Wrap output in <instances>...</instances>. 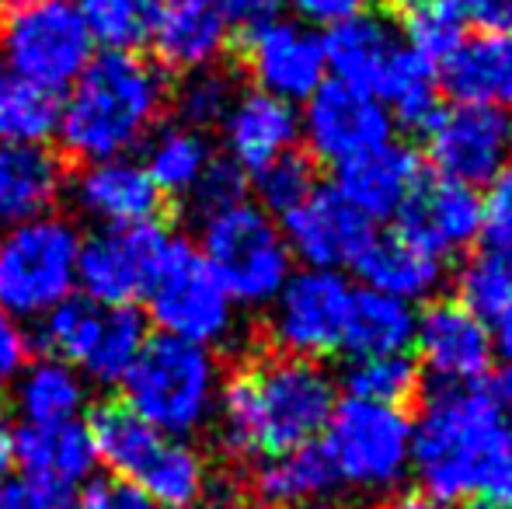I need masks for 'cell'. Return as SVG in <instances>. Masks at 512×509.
<instances>
[{"label":"cell","instance_id":"20","mask_svg":"<svg viewBox=\"0 0 512 509\" xmlns=\"http://www.w3.org/2000/svg\"><path fill=\"white\" fill-rule=\"evenodd\" d=\"M11 461L21 478L46 489L77 492L88 478H95V443L81 419L53 422V426H28L21 422L11 440Z\"/></svg>","mask_w":512,"mask_h":509},{"label":"cell","instance_id":"39","mask_svg":"<svg viewBox=\"0 0 512 509\" xmlns=\"http://www.w3.org/2000/svg\"><path fill=\"white\" fill-rule=\"evenodd\" d=\"M314 189H317L314 164H310L300 150H290V154L276 157V161H269L265 168L255 171L258 206H262L269 217L272 213L286 217V213L297 210Z\"/></svg>","mask_w":512,"mask_h":509},{"label":"cell","instance_id":"5","mask_svg":"<svg viewBox=\"0 0 512 509\" xmlns=\"http://www.w3.org/2000/svg\"><path fill=\"white\" fill-rule=\"evenodd\" d=\"M199 255L230 300L244 307H269L293 276V255L276 217L248 199L203 217Z\"/></svg>","mask_w":512,"mask_h":509},{"label":"cell","instance_id":"7","mask_svg":"<svg viewBox=\"0 0 512 509\" xmlns=\"http://www.w3.org/2000/svg\"><path fill=\"white\" fill-rule=\"evenodd\" d=\"M321 447L342 485L387 496L411 471V419L405 408L345 398L324 426Z\"/></svg>","mask_w":512,"mask_h":509},{"label":"cell","instance_id":"28","mask_svg":"<svg viewBox=\"0 0 512 509\" xmlns=\"http://www.w3.org/2000/svg\"><path fill=\"white\" fill-rule=\"evenodd\" d=\"M352 265H356L366 290L387 293V297L405 300V304L429 300L446 279V265L436 255L415 248L401 234H380V238L373 234L370 245L359 252Z\"/></svg>","mask_w":512,"mask_h":509},{"label":"cell","instance_id":"10","mask_svg":"<svg viewBox=\"0 0 512 509\" xmlns=\"http://www.w3.org/2000/svg\"><path fill=\"white\" fill-rule=\"evenodd\" d=\"M147 311L161 335L192 346L209 349L234 335V300L213 276L199 248L185 238H171L161 272L147 293Z\"/></svg>","mask_w":512,"mask_h":509},{"label":"cell","instance_id":"37","mask_svg":"<svg viewBox=\"0 0 512 509\" xmlns=\"http://www.w3.org/2000/svg\"><path fill=\"white\" fill-rule=\"evenodd\" d=\"M345 387H349V398L401 408L418 391V363L408 353L363 356L345 367Z\"/></svg>","mask_w":512,"mask_h":509},{"label":"cell","instance_id":"11","mask_svg":"<svg viewBox=\"0 0 512 509\" xmlns=\"http://www.w3.org/2000/svg\"><path fill=\"white\" fill-rule=\"evenodd\" d=\"M352 283L338 269H293L272 300L269 339L283 356L321 360L342 349L352 311Z\"/></svg>","mask_w":512,"mask_h":509},{"label":"cell","instance_id":"6","mask_svg":"<svg viewBox=\"0 0 512 509\" xmlns=\"http://www.w3.org/2000/svg\"><path fill=\"white\" fill-rule=\"evenodd\" d=\"M81 238L63 217H35L0 234V311L14 321L42 318L74 297Z\"/></svg>","mask_w":512,"mask_h":509},{"label":"cell","instance_id":"47","mask_svg":"<svg viewBox=\"0 0 512 509\" xmlns=\"http://www.w3.org/2000/svg\"><path fill=\"white\" fill-rule=\"evenodd\" d=\"M391 509H457V506L446 503V499L429 496V492H405V496L394 499Z\"/></svg>","mask_w":512,"mask_h":509},{"label":"cell","instance_id":"53","mask_svg":"<svg viewBox=\"0 0 512 509\" xmlns=\"http://www.w3.org/2000/svg\"><path fill=\"white\" fill-rule=\"evenodd\" d=\"M0 485H4V478H0Z\"/></svg>","mask_w":512,"mask_h":509},{"label":"cell","instance_id":"48","mask_svg":"<svg viewBox=\"0 0 512 509\" xmlns=\"http://www.w3.org/2000/svg\"><path fill=\"white\" fill-rule=\"evenodd\" d=\"M492 342H495V353H502L512 363V311L502 314L499 321H492Z\"/></svg>","mask_w":512,"mask_h":509},{"label":"cell","instance_id":"36","mask_svg":"<svg viewBox=\"0 0 512 509\" xmlns=\"http://www.w3.org/2000/svg\"><path fill=\"white\" fill-rule=\"evenodd\" d=\"M164 0H74L91 39L105 49H133L150 42Z\"/></svg>","mask_w":512,"mask_h":509},{"label":"cell","instance_id":"8","mask_svg":"<svg viewBox=\"0 0 512 509\" xmlns=\"http://www.w3.org/2000/svg\"><path fill=\"white\" fill-rule=\"evenodd\" d=\"M39 349L95 384H119L147 342V321L136 307H98L67 297L39 318Z\"/></svg>","mask_w":512,"mask_h":509},{"label":"cell","instance_id":"4","mask_svg":"<svg viewBox=\"0 0 512 509\" xmlns=\"http://www.w3.org/2000/svg\"><path fill=\"white\" fill-rule=\"evenodd\" d=\"M119 384L122 405L129 412H136L157 433L185 440L216 415L223 381L220 363L209 349L157 332L147 335L140 356Z\"/></svg>","mask_w":512,"mask_h":509},{"label":"cell","instance_id":"18","mask_svg":"<svg viewBox=\"0 0 512 509\" xmlns=\"http://www.w3.org/2000/svg\"><path fill=\"white\" fill-rule=\"evenodd\" d=\"M398 220L401 238L446 262L481 238V196L478 189L432 178L418 185Z\"/></svg>","mask_w":512,"mask_h":509},{"label":"cell","instance_id":"21","mask_svg":"<svg viewBox=\"0 0 512 509\" xmlns=\"http://www.w3.org/2000/svg\"><path fill=\"white\" fill-rule=\"evenodd\" d=\"M418 185H422V164H418L415 150L387 140L384 147L342 164L335 189L359 217L377 224V220L401 217Z\"/></svg>","mask_w":512,"mask_h":509},{"label":"cell","instance_id":"42","mask_svg":"<svg viewBox=\"0 0 512 509\" xmlns=\"http://www.w3.org/2000/svg\"><path fill=\"white\" fill-rule=\"evenodd\" d=\"M481 234L492 248H512V168L481 199Z\"/></svg>","mask_w":512,"mask_h":509},{"label":"cell","instance_id":"41","mask_svg":"<svg viewBox=\"0 0 512 509\" xmlns=\"http://www.w3.org/2000/svg\"><path fill=\"white\" fill-rule=\"evenodd\" d=\"M74 509H157V506L133 482H126V478L98 475L81 485V496H74Z\"/></svg>","mask_w":512,"mask_h":509},{"label":"cell","instance_id":"43","mask_svg":"<svg viewBox=\"0 0 512 509\" xmlns=\"http://www.w3.org/2000/svg\"><path fill=\"white\" fill-rule=\"evenodd\" d=\"M28 363V335L11 314L0 311V394L7 391Z\"/></svg>","mask_w":512,"mask_h":509},{"label":"cell","instance_id":"13","mask_svg":"<svg viewBox=\"0 0 512 509\" xmlns=\"http://www.w3.org/2000/svg\"><path fill=\"white\" fill-rule=\"evenodd\" d=\"M425 154L436 178L467 185H492L512 168V112L488 105H453L425 126Z\"/></svg>","mask_w":512,"mask_h":509},{"label":"cell","instance_id":"12","mask_svg":"<svg viewBox=\"0 0 512 509\" xmlns=\"http://www.w3.org/2000/svg\"><path fill=\"white\" fill-rule=\"evenodd\" d=\"M168 248L171 234L164 224L105 227L81 241L77 286L84 300L98 307H133L150 293Z\"/></svg>","mask_w":512,"mask_h":509},{"label":"cell","instance_id":"9","mask_svg":"<svg viewBox=\"0 0 512 509\" xmlns=\"http://www.w3.org/2000/svg\"><path fill=\"white\" fill-rule=\"evenodd\" d=\"M0 56L4 70L60 95L95 60V39L70 0H46L0 14Z\"/></svg>","mask_w":512,"mask_h":509},{"label":"cell","instance_id":"1","mask_svg":"<svg viewBox=\"0 0 512 509\" xmlns=\"http://www.w3.org/2000/svg\"><path fill=\"white\" fill-rule=\"evenodd\" d=\"M335 405V381L321 363L265 353L220 384V440L234 457L283 454L314 443Z\"/></svg>","mask_w":512,"mask_h":509},{"label":"cell","instance_id":"30","mask_svg":"<svg viewBox=\"0 0 512 509\" xmlns=\"http://www.w3.org/2000/svg\"><path fill=\"white\" fill-rule=\"evenodd\" d=\"M415 321V307L405 300H394L377 290H356L342 349L352 353V360L408 353V346L415 342Z\"/></svg>","mask_w":512,"mask_h":509},{"label":"cell","instance_id":"45","mask_svg":"<svg viewBox=\"0 0 512 509\" xmlns=\"http://www.w3.org/2000/svg\"><path fill=\"white\" fill-rule=\"evenodd\" d=\"M464 18L474 21L481 32L512 35V0H460Z\"/></svg>","mask_w":512,"mask_h":509},{"label":"cell","instance_id":"15","mask_svg":"<svg viewBox=\"0 0 512 509\" xmlns=\"http://www.w3.org/2000/svg\"><path fill=\"white\" fill-rule=\"evenodd\" d=\"M391 133L394 119L387 116L384 105L370 91L342 81H324L307 98V109L300 116V136L307 140L310 154L335 168L384 147Z\"/></svg>","mask_w":512,"mask_h":509},{"label":"cell","instance_id":"46","mask_svg":"<svg viewBox=\"0 0 512 509\" xmlns=\"http://www.w3.org/2000/svg\"><path fill=\"white\" fill-rule=\"evenodd\" d=\"M216 4L227 14V21H237V25L251 28V25H262V21L276 18L283 0H216Z\"/></svg>","mask_w":512,"mask_h":509},{"label":"cell","instance_id":"14","mask_svg":"<svg viewBox=\"0 0 512 509\" xmlns=\"http://www.w3.org/2000/svg\"><path fill=\"white\" fill-rule=\"evenodd\" d=\"M241 63L251 84L279 102H307L328 81L324 39L297 18H269L241 39Z\"/></svg>","mask_w":512,"mask_h":509},{"label":"cell","instance_id":"34","mask_svg":"<svg viewBox=\"0 0 512 509\" xmlns=\"http://www.w3.org/2000/svg\"><path fill=\"white\" fill-rule=\"evenodd\" d=\"M401 39L432 67L443 63L467 39V18L460 0H405L401 11Z\"/></svg>","mask_w":512,"mask_h":509},{"label":"cell","instance_id":"3","mask_svg":"<svg viewBox=\"0 0 512 509\" xmlns=\"http://www.w3.org/2000/svg\"><path fill=\"white\" fill-rule=\"evenodd\" d=\"M168 81L157 63L133 49H105L70 84L60 105V150L95 164L136 150L168 109Z\"/></svg>","mask_w":512,"mask_h":509},{"label":"cell","instance_id":"32","mask_svg":"<svg viewBox=\"0 0 512 509\" xmlns=\"http://www.w3.org/2000/svg\"><path fill=\"white\" fill-rule=\"evenodd\" d=\"M213 154H209V143L203 133L189 126H168L150 140L147 147V175L154 178V185L164 196H185L199 185L203 171L209 168Z\"/></svg>","mask_w":512,"mask_h":509},{"label":"cell","instance_id":"22","mask_svg":"<svg viewBox=\"0 0 512 509\" xmlns=\"http://www.w3.org/2000/svg\"><path fill=\"white\" fill-rule=\"evenodd\" d=\"M324 39V60H328L331 81L352 84L359 91L377 95L380 84L394 70V63L405 56L408 42L401 39V28L387 14L363 11L342 25L328 28Z\"/></svg>","mask_w":512,"mask_h":509},{"label":"cell","instance_id":"50","mask_svg":"<svg viewBox=\"0 0 512 509\" xmlns=\"http://www.w3.org/2000/svg\"><path fill=\"white\" fill-rule=\"evenodd\" d=\"M11 440H14V429L7 422L4 408H0V478H4L7 464H11Z\"/></svg>","mask_w":512,"mask_h":509},{"label":"cell","instance_id":"24","mask_svg":"<svg viewBox=\"0 0 512 509\" xmlns=\"http://www.w3.org/2000/svg\"><path fill=\"white\" fill-rule=\"evenodd\" d=\"M220 129L230 161L241 171H258L276 157L297 150L300 116L293 105L279 102V98L248 91V95L234 98Z\"/></svg>","mask_w":512,"mask_h":509},{"label":"cell","instance_id":"29","mask_svg":"<svg viewBox=\"0 0 512 509\" xmlns=\"http://www.w3.org/2000/svg\"><path fill=\"white\" fill-rule=\"evenodd\" d=\"M84 426H88V436L95 443V457L112 468L115 478H126V482H136L150 468L161 443L168 440L154 426H147L136 412H129L122 401L91 405Z\"/></svg>","mask_w":512,"mask_h":509},{"label":"cell","instance_id":"23","mask_svg":"<svg viewBox=\"0 0 512 509\" xmlns=\"http://www.w3.org/2000/svg\"><path fill=\"white\" fill-rule=\"evenodd\" d=\"M150 42L161 70L196 74L223 56L230 42V21L216 0H164Z\"/></svg>","mask_w":512,"mask_h":509},{"label":"cell","instance_id":"40","mask_svg":"<svg viewBox=\"0 0 512 509\" xmlns=\"http://www.w3.org/2000/svg\"><path fill=\"white\" fill-rule=\"evenodd\" d=\"M244 192H248V175H244L230 157H213L209 168L203 171V178H199V185L189 196H192V203H196V210L203 213V217H209V213L223 210V206L241 203Z\"/></svg>","mask_w":512,"mask_h":509},{"label":"cell","instance_id":"2","mask_svg":"<svg viewBox=\"0 0 512 509\" xmlns=\"http://www.w3.org/2000/svg\"><path fill=\"white\" fill-rule=\"evenodd\" d=\"M509 450V412L481 384H436L411 419V471L429 496L446 503H478Z\"/></svg>","mask_w":512,"mask_h":509},{"label":"cell","instance_id":"27","mask_svg":"<svg viewBox=\"0 0 512 509\" xmlns=\"http://www.w3.org/2000/svg\"><path fill=\"white\" fill-rule=\"evenodd\" d=\"M439 67L443 88L460 105L512 112V35H467Z\"/></svg>","mask_w":512,"mask_h":509},{"label":"cell","instance_id":"38","mask_svg":"<svg viewBox=\"0 0 512 509\" xmlns=\"http://www.w3.org/2000/svg\"><path fill=\"white\" fill-rule=\"evenodd\" d=\"M234 98H237V88L230 74H223V70H216V67L196 70V74L185 77V84L175 91L178 123L196 129V133H206V129L220 126L223 119H227Z\"/></svg>","mask_w":512,"mask_h":509},{"label":"cell","instance_id":"35","mask_svg":"<svg viewBox=\"0 0 512 509\" xmlns=\"http://www.w3.org/2000/svg\"><path fill=\"white\" fill-rule=\"evenodd\" d=\"M460 304L485 325L512 311V248H492L471 255L457 276Z\"/></svg>","mask_w":512,"mask_h":509},{"label":"cell","instance_id":"17","mask_svg":"<svg viewBox=\"0 0 512 509\" xmlns=\"http://www.w3.org/2000/svg\"><path fill=\"white\" fill-rule=\"evenodd\" d=\"M293 258L304 262V269H342L359 258L373 238V224L363 220L342 192L331 185L314 192L283 217L279 224Z\"/></svg>","mask_w":512,"mask_h":509},{"label":"cell","instance_id":"31","mask_svg":"<svg viewBox=\"0 0 512 509\" xmlns=\"http://www.w3.org/2000/svg\"><path fill=\"white\" fill-rule=\"evenodd\" d=\"M14 405H18L21 422H28V426L70 422L88 405L84 377L63 360L42 356V360L28 363L18 374V381H14Z\"/></svg>","mask_w":512,"mask_h":509},{"label":"cell","instance_id":"16","mask_svg":"<svg viewBox=\"0 0 512 509\" xmlns=\"http://www.w3.org/2000/svg\"><path fill=\"white\" fill-rule=\"evenodd\" d=\"M422 367L436 384H481L495 363L492 325L467 311L460 300L429 304L415 321V342Z\"/></svg>","mask_w":512,"mask_h":509},{"label":"cell","instance_id":"51","mask_svg":"<svg viewBox=\"0 0 512 509\" xmlns=\"http://www.w3.org/2000/svg\"><path fill=\"white\" fill-rule=\"evenodd\" d=\"M499 401L506 412H512V363L502 370V381H499Z\"/></svg>","mask_w":512,"mask_h":509},{"label":"cell","instance_id":"52","mask_svg":"<svg viewBox=\"0 0 512 509\" xmlns=\"http://www.w3.org/2000/svg\"><path fill=\"white\" fill-rule=\"evenodd\" d=\"M32 4H46V0H0V14L21 11V7H32Z\"/></svg>","mask_w":512,"mask_h":509},{"label":"cell","instance_id":"49","mask_svg":"<svg viewBox=\"0 0 512 509\" xmlns=\"http://www.w3.org/2000/svg\"><path fill=\"white\" fill-rule=\"evenodd\" d=\"M192 509H251L248 503H244L241 496H234V492H216V496H203Z\"/></svg>","mask_w":512,"mask_h":509},{"label":"cell","instance_id":"26","mask_svg":"<svg viewBox=\"0 0 512 509\" xmlns=\"http://www.w3.org/2000/svg\"><path fill=\"white\" fill-rule=\"evenodd\" d=\"M342 489L321 443L262 457L251 471V492L265 509H317Z\"/></svg>","mask_w":512,"mask_h":509},{"label":"cell","instance_id":"33","mask_svg":"<svg viewBox=\"0 0 512 509\" xmlns=\"http://www.w3.org/2000/svg\"><path fill=\"white\" fill-rule=\"evenodd\" d=\"M56 123H60L56 95L0 67V147L4 143H46L56 133Z\"/></svg>","mask_w":512,"mask_h":509},{"label":"cell","instance_id":"25","mask_svg":"<svg viewBox=\"0 0 512 509\" xmlns=\"http://www.w3.org/2000/svg\"><path fill=\"white\" fill-rule=\"evenodd\" d=\"M67 182L63 154L46 143H4L0 147V224L14 227L46 217Z\"/></svg>","mask_w":512,"mask_h":509},{"label":"cell","instance_id":"44","mask_svg":"<svg viewBox=\"0 0 512 509\" xmlns=\"http://www.w3.org/2000/svg\"><path fill=\"white\" fill-rule=\"evenodd\" d=\"M290 4H293V11H297V21H304V25L335 28V25H342V21L363 14L370 0H290Z\"/></svg>","mask_w":512,"mask_h":509},{"label":"cell","instance_id":"19","mask_svg":"<svg viewBox=\"0 0 512 509\" xmlns=\"http://www.w3.org/2000/svg\"><path fill=\"white\" fill-rule=\"evenodd\" d=\"M74 203L105 227H136L161 224L171 199L157 189L140 161L108 157L81 168L74 182Z\"/></svg>","mask_w":512,"mask_h":509}]
</instances>
